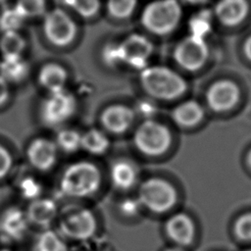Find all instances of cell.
I'll return each instance as SVG.
<instances>
[{
	"label": "cell",
	"mask_w": 251,
	"mask_h": 251,
	"mask_svg": "<svg viewBox=\"0 0 251 251\" xmlns=\"http://www.w3.org/2000/svg\"><path fill=\"white\" fill-rule=\"evenodd\" d=\"M76 111V100L66 88L51 92L40 105L39 116L49 127H56L69 121Z\"/></svg>",
	"instance_id": "52a82bcc"
},
{
	"label": "cell",
	"mask_w": 251,
	"mask_h": 251,
	"mask_svg": "<svg viewBox=\"0 0 251 251\" xmlns=\"http://www.w3.org/2000/svg\"><path fill=\"white\" fill-rule=\"evenodd\" d=\"M10 96L9 82L0 75V106L5 104Z\"/></svg>",
	"instance_id": "8d00e7d4"
},
{
	"label": "cell",
	"mask_w": 251,
	"mask_h": 251,
	"mask_svg": "<svg viewBox=\"0 0 251 251\" xmlns=\"http://www.w3.org/2000/svg\"><path fill=\"white\" fill-rule=\"evenodd\" d=\"M244 53L246 57L251 61V36L247 38V40L244 43Z\"/></svg>",
	"instance_id": "74e56055"
},
{
	"label": "cell",
	"mask_w": 251,
	"mask_h": 251,
	"mask_svg": "<svg viewBox=\"0 0 251 251\" xmlns=\"http://www.w3.org/2000/svg\"><path fill=\"white\" fill-rule=\"evenodd\" d=\"M110 179L117 189H130L137 179L136 168L127 160H117L110 168Z\"/></svg>",
	"instance_id": "ffe728a7"
},
{
	"label": "cell",
	"mask_w": 251,
	"mask_h": 251,
	"mask_svg": "<svg viewBox=\"0 0 251 251\" xmlns=\"http://www.w3.org/2000/svg\"><path fill=\"white\" fill-rule=\"evenodd\" d=\"M188 27L191 35L205 38L212 27V18L206 11H200L191 16L188 22Z\"/></svg>",
	"instance_id": "f1b7e54d"
},
{
	"label": "cell",
	"mask_w": 251,
	"mask_h": 251,
	"mask_svg": "<svg viewBox=\"0 0 251 251\" xmlns=\"http://www.w3.org/2000/svg\"><path fill=\"white\" fill-rule=\"evenodd\" d=\"M215 13L224 25H235L245 19L248 13V3L246 0H220Z\"/></svg>",
	"instance_id": "ac0fdd59"
},
{
	"label": "cell",
	"mask_w": 251,
	"mask_h": 251,
	"mask_svg": "<svg viewBox=\"0 0 251 251\" xmlns=\"http://www.w3.org/2000/svg\"><path fill=\"white\" fill-rule=\"evenodd\" d=\"M55 143L58 149L67 153H75L81 149V133L73 128H63L58 131Z\"/></svg>",
	"instance_id": "d4e9b609"
},
{
	"label": "cell",
	"mask_w": 251,
	"mask_h": 251,
	"mask_svg": "<svg viewBox=\"0 0 251 251\" xmlns=\"http://www.w3.org/2000/svg\"><path fill=\"white\" fill-rule=\"evenodd\" d=\"M236 236L245 241H251V213L244 214L237 219L234 224Z\"/></svg>",
	"instance_id": "1f68e13d"
},
{
	"label": "cell",
	"mask_w": 251,
	"mask_h": 251,
	"mask_svg": "<svg viewBox=\"0 0 251 251\" xmlns=\"http://www.w3.org/2000/svg\"><path fill=\"white\" fill-rule=\"evenodd\" d=\"M136 112L144 118V120H152V117L156 113V109L154 105L148 102H140L138 104V108L136 109Z\"/></svg>",
	"instance_id": "d590c367"
},
{
	"label": "cell",
	"mask_w": 251,
	"mask_h": 251,
	"mask_svg": "<svg viewBox=\"0 0 251 251\" xmlns=\"http://www.w3.org/2000/svg\"><path fill=\"white\" fill-rule=\"evenodd\" d=\"M25 47L26 41L19 31L3 32L0 38V51L3 57L22 56Z\"/></svg>",
	"instance_id": "603a6c76"
},
{
	"label": "cell",
	"mask_w": 251,
	"mask_h": 251,
	"mask_svg": "<svg viewBox=\"0 0 251 251\" xmlns=\"http://www.w3.org/2000/svg\"><path fill=\"white\" fill-rule=\"evenodd\" d=\"M28 225L25 212L18 207H11L0 218V232L6 239L17 241L25 235Z\"/></svg>",
	"instance_id": "9a60e30c"
},
{
	"label": "cell",
	"mask_w": 251,
	"mask_h": 251,
	"mask_svg": "<svg viewBox=\"0 0 251 251\" xmlns=\"http://www.w3.org/2000/svg\"><path fill=\"white\" fill-rule=\"evenodd\" d=\"M43 34L55 47L64 48L71 45L77 34L75 20L64 9L54 8L43 16Z\"/></svg>",
	"instance_id": "8992f818"
},
{
	"label": "cell",
	"mask_w": 251,
	"mask_h": 251,
	"mask_svg": "<svg viewBox=\"0 0 251 251\" xmlns=\"http://www.w3.org/2000/svg\"><path fill=\"white\" fill-rule=\"evenodd\" d=\"M34 251H68V249L61 233L45 229L37 236Z\"/></svg>",
	"instance_id": "cb8c5ba5"
},
{
	"label": "cell",
	"mask_w": 251,
	"mask_h": 251,
	"mask_svg": "<svg viewBox=\"0 0 251 251\" xmlns=\"http://www.w3.org/2000/svg\"><path fill=\"white\" fill-rule=\"evenodd\" d=\"M164 251H184L183 249H182V247H179V246H173V247H169V248H167V249H165Z\"/></svg>",
	"instance_id": "ab89813d"
},
{
	"label": "cell",
	"mask_w": 251,
	"mask_h": 251,
	"mask_svg": "<svg viewBox=\"0 0 251 251\" xmlns=\"http://www.w3.org/2000/svg\"><path fill=\"white\" fill-rule=\"evenodd\" d=\"M247 164H248V166H249L250 169H251V150L249 151V153H248V155H247Z\"/></svg>",
	"instance_id": "60d3db41"
},
{
	"label": "cell",
	"mask_w": 251,
	"mask_h": 251,
	"mask_svg": "<svg viewBox=\"0 0 251 251\" xmlns=\"http://www.w3.org/2000/svg\"><path fill=\"white\" fill-rule=\"evenodd\" d=\"M207 103L215 112L233 108L239 100V88L231 80L222 79L213 83L207 92Z\"/></svg>",
	"instance_id": "7c38bea8"
},
{
	"label": "cell",
	"mask_w": 251,
	"mask_h": 251,
	"mask_svg": "<svg viewBox=\"0 0 251 251\" xmlns=\"http://www.w3.org/2000/svg\"><path fill=\"white\" fill-rule=\"evenodd\" d=\"M4 1H5V0H0V2H4Z\"/></svg>",
	"instance_id": "b9f144b4"
},
{
	"label": "cell",
	"mask_w": 251,
	"mask_h": 251,
	"mask_svg": "<svg viewBox=\"0 0 251 251\" xmlns=\"http://www.w3.org/2000/svg\"><path fill=\"white\" fill-rule=\"evenodd\" d=\"M38 83L49 93L65 89L68 81L67 70L58 63H46L38 71Z\"/></svg>",
	"instance_id": "e0dca14e"
},
{
	"label": "cell",
	"mask_w": 251,
	"mask_h": 251,
	"mask_svg": "<svg viewBox=\"0 0 251 251\" xmlns=\"http://www.w3.org/2000/svg\"><path fill=\"white\" fill-rule=\"evenodd\" d=\"M208 56L209 49L205 38L191 34L182 38L174 49L176 63L188 72L200 70L206 63Z\"/></svg>",
	"instance_id": "ba28073f"
},
{
	"label": "cell",
	"mask_w": 251,
	"mask_h": 251,
	"mask_svg": "<svg viewBox=\"0 0 251 251\" xmlns=\"http://www.w3.org/2000/svg\"><path fill=\"white\" fill-rule=\"evenodd\" d=\"M133 144L143 155L159 157L169 150L172 144V134L165 125L153 119L145 120L133 134Z\"/></svg>",
	"instance_id": "277c9868"
},
{
	"label": "cell",
	"mask_w": 251,
	"mask_h": 251,
	"mask_svg": "<svg viewBox=\"0 0 251 251\" xmlns=\"http://www.w3.org/2000/svg\"><path fill=\"white\" fill-rule=\"evenodd\" d=\"M29 224L41 227L49 226L58 215V207L50 198H36L30 201L25 211Z\"/></svg>",
	"instance_id": "2e32d148"
},
{
	"label": "cell",
	"mask_w": 251,
	"mask_h": 251,
	"mask_svg": "<svg viewBox=\"0 0 251 251\" xmlns=\"http://www.w3.org/2000/svg\"><path fill=\"white\" fill-rule=\"evenodd\" d=\"M246 251H251V249H249V250H246Z\"/></svg>",
	"instance_id": "7bdbcfd3"
},
{
	"label": "cell",
	"mask_w": 251,
	"mask_h": 251,
	"mask_svg": "<svg viewBox=\"0 0 251 251\" xmlns=\"http://www.w3.org/2000/svg\"><path fill=\"white\" fill-rule=\"evenodd\" d=\"M20 191L25 199L30 201L39 198L41 193V185L32 177H26L21 181Z\"/></svg>",
	"instance_id": "d6a6232c"
},
{
	"label": "cell",
	"mask_w": 251,
	"mask_h": 251,
	"mask_svg": "<svg viewBox=\"0 0 251 251\" xmlns=\"http://www.w3.org/2000/svg\"><path fill=\"white\" fill-rule=\"evenodd\" d=\"M182 18L178 0H153L141 11V25L155 35H168L179 25Z\"/></svg>",
	"instance_id": "3957f363"
},
{
	"label": "cell",
	"mask_w": 251,
	"mask_h": 251,
	"mask_svg": "<svg viewBox=\"0 0 251 251\" xmlns=\"http://www.w3.org/2000/svg\"><path fill=\"white\" fill-rule=\"evenodd\" d=\"M180 3H185V4H189V5H199L202 4L204 2H206V0H178Z\"/></svg>",
	"instance_id": "f35d334b"
},
{
	"label": "cell",
	"mask_w": 251,
	"mask_h": 251,
	"mask_svg": "<svg viewBox=\"0 0 251 251\" xmlns=\"http://www.w3.org/2000/svg\"><path fill=\"white\" fill-rule=\"evenodd\" d=\"M204 117L202 106L194 101L187 100L181 102L172 111L173 121L180 127L189 128L197 126Z\"/></svg>",
	"instance_id": "d6986e66"
},
{
	"label": "cell",
	"mask_w": 251,
	"mask_h": 251,
	"mask_svg": "<svg viewBox=\"0 0 251 251\" xmlns=\"http://www.w3.org/2000/svg\"><path fill=\"white\" fill-rule=\"evenodd\" d=\"M13 159L10 152L0 144V178H3L10 172Z\"/></svg>",
	"instance_id": "e575fe53"
},
{
	"label": "cell",
	"mask_w": 251,
	"mask_h": 251,
	"mask_svg": "<svg viewBox=\"0 0 251 251\" xmlns=\"http://www.w3.org/2000/svg\"><path fill=\"white\" fill-rule=\"evenodd\" d=\"M27 19L14 5L5 8L0 13V28L3 32L19 31Z\"/></svg>",
	"instance_id": "484cf974"
},
{
	"label": "cell",
	"mask_w": 251,
	"mask_h": 251,
	"mask_svg": "<svg viewBox=\"0 0 251 251\" xmlns=\"http://www.w3.org/2000/svg\"><path fill=\"white\" fill-rule=\"evenodd\" d=\"M15 6L26 19L43 17L46 14V0H17Z\"/></svg>",
	"instance_id": "f546056e"
},
{
	"label": "cell",
	"mask_w": 251,
	"mask_h": 251,
	"mask_svg": "<svg viewBox=\"0 0 251 251\" xmlns=\"http://www.w3.org/2000/svg\"><path fill=\"white\" fill-rule=\"evenodd\" d=\"M28 163L37 171L46 172L52 169L58 159V147L55 141L45 137L33 139L27 146Z\"/></svg>",
	"instance_id": "8fae6325"
},
{
	"label": "cell",
	"mask_w": 251,
	"mask_h": 251,
	"mask_svg": "<svg viewBox=\"0 0 251 251\" xmlns=\"http://www.w3.org/2000/svg\"><path fill=\"white\" fill-rule=\"evenodd\" d=\"M122 64L141 71L148 66L154 46L143 34L131 33L119 42Z\"/></svg>",
	"instance_id": "30bf717a"
},
{
	"label": "cell",
	"mask_w": 251,
	"mask_h": 251,
	"mask_svg": "<svg viewBox=\"0 0 251 251\" xmlns=\"http://www.w3.org/2000/svg\"><path fill=\"white\" fill-rule=\"evenodd\" d=\"M101 184L99 169L88 161L70 165L60 177V190L72 198H85L93 195Z\"/></svg>",
	"instance_id": "7a4b0ae2"
},
{
	"label": "cell",
	"mask_w": 251,
	"mask_h": 251,
	"mask_svg": "<svg viewBox=\"0 0 251 251\" xmlns=\"http://www.w3.org/2000/svg\"><path fill=\"white\" fill-rule=\"evenodd\" d=\"M137 4L138 0H107L106 9L113 19L125 20L133 15Z\"/></svg>",
	"instance_id": "4316f807"
},
{
	"label": "cell",
	"mask_w": 251,
	"mask_h": 251,
	"mask_svg": "<svg viewBox=\"0 0 251 251\" xmlns=\"http://www.w3.org/2000/svg\"><path fill=\"white\" fill-rule=\"evenodd\" d=\"M139 82L150 97L162 101L176 100L187 89L185 79L177 72L162 65L147 66L141 70Z\"/></svg>",
	"instance_id": "6da1fadb"
},
{
	"label": "cell",
	"mask_w": 251,
	"mask_h": 251,
	"mask_svg": "<svg viewBox=\"0 0 251 251\" xmlns=\"http://www.w3.org/2000/svg\"><path fill=\"white\" fill-rule=\"evenodd\" d=\"M59 229L63 236L70 239L86 240L96 232L97 221L90 210L78 208L62 217Z\"/></svg>",
	"instance_id": "9c48e42d"
},
{
	"label": "cell",
	"mask_w": 251,
	"mask_h": 251,
	"mask_svg": "<svg viewBox=\"0 0 251 251\" xmlns=\"http://www.w3.org/2000/svg\"><path fill=\"white\" fill-rule=\"evenodd\" d=\"M109 147L108 136L98 128H90L81 134V149L91 155H102L108 151Z\"/></svg>",
	"instance_id": "7402d4cb"
},
{
	"label": "cell",
	"mask_w": 251,
	"mask_h": 251,
	"mask_svg": "<svg viewBox=\"0 0 251 251\" xmlns=\"http://www.w3.org/2000/svg\"><path fill=\"white\" fill-rule=\"evenodd\" d=\"M137 199L150 212L162 214L175 206L177 193L170 181L161 177H150L141 183Z\"/></svg>",
	"instance_id": "5b68a950"
},
{
	"label": "cell",
	"mask_w": 251,
	"mask_h": 251,
	"mask_svg": "<svg viewBox=\"0 0 251 251\" xmlns=\"http://www.w3.org/2000/svg\"><path fill=\"white\" fill-rule=\"evenodd\" d=\"M141 207L142 206H141L139 200L137 198H132V197L125 199L120 205V209H121L122 214L124 216H126V217L136 216Z\"/></svg>",
	"instance_id": "836d02e7"
},
{
	"label": "cell",
	"mask_w": 251,
	"mask_h": 251,
	"mask_svg": "<svg viewBox=\"0 0 251 251\" xmlns=\"http://www.w3.org/2000/svg\"><path fill=\"white\" fill-rule=\"evenodd\" d=\"M29 74V65L22 56H6L0 63V75L8 82L18 83Z\"/></svg>",
	"instance_id": "44dd1931"
},
{
	"label": "cell",
	"mask_w": 251,
	"mask_h": 251,
	"mask_svg": "<svg viewBox=\"0 0 251 251\" xmlns=\"http://www.w3.org/2000/svg\"><path fill=\"white\" fill-rule=\"evenodd\" d=\"M62 2L83 19L95 17L101 8V0H62Z\"/></svg>",
	"instance_id": "83f0119b"
},
{
	"label": "cell",
	"mask_w": 251,
	"mask_h": 251,
	"mask_svg": "<svg viewBox=\"0 0 251 251\" xmlns=\"http://www.w3.org/2000/svg\"><path fill=\"white\" fill-rule=\"evenodd\" d=\"M102 60L105 65L115 68L122 64L119 42H110L106 44L102 50Z\"/></svg>",
	"instance_id": "4dcf8cb0"
},
{
	"label": "cell",
	"mask_w": 251,
	"mask_h": 251,
	"mask_svg": "<svg viewBox=\"0 0 251 251\" xmlns=\"http://www.w3.org/2000/svg\"><path fill=\"white\" fill-rule=\"evenodd\" d=\"M135 112L124 104H113L105 108L101 114V124L111 133L121 134L126 132L132 125Z\"/></svg>",
	"instance_id": "4fadbf2b"
},
{
	"label": "cell",
	"mask_w": 251,
	"mask_h": 251,
	"mask_svg": "<svg viewBox=\"0 0 251 251\" xmlns=\"http://www.w3.org/2000/svg\"><path fill=\"white\" fill-rule=\"evenodd\" d=\"M165 231L168 237L179 247L189 245L194 238L195 226L191 218L184 213L171 216L165 224Z\"/></svg>",
	"instance_id": "5bb4252c"
}]
</instances>
